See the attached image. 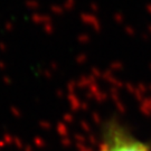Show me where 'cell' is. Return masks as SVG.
<instances>
[{"label": "cell", "instance_id": "obj_1", "mask_svg": "<svg viewBox=\"0 0 151 151\" xmlns=\"http://www.w3.org/2000/svg\"><path fill=\"white\" fill-rule=\"evenodd\" d=\"M96 151H151V147L137 138L120 121L112 119L103 125Z\"/></svg>", "mask_w": 151, "mask_h": 151}]
</instances>
